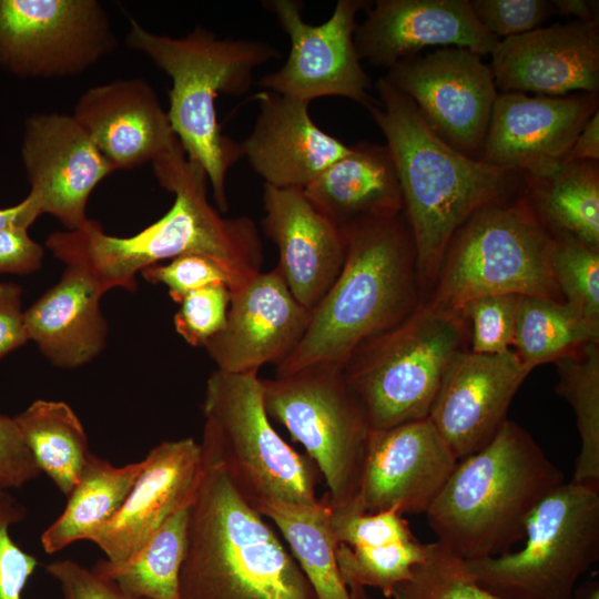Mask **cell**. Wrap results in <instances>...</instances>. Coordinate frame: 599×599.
Returning <instances> with one entry per match:
<instances>
[{
    "label": "cell",
    "mask_w": 599,
    "mask_h": 599,
    "mask_svg": "<svg viewBox=\"0 0 599 599\" xmlns=\"http://www.w3.org/2000/svg\"><path fill=\"white\" fill-rule=\"evenodd\" d=\"M40 215L37 205L27 196L13 206L0 209V230L11 226L29 229Z\"/></svg>",
    "instance_id": "681fc988"
},
{
    "label": "cell",
    "mask_w": 599,
    "mask_h": 599,
    "mask_svg": "<svg viewBox=\"0 0 599 599\" xmlns=\"http://www.w3.org/2000/svg\"><path fill=\"white\" fill-rule=\"evenodd\" d=\"M309 318L311 311L274 267L231 291L226 325L204 348L219 370L258 372L263 365H278L295 348Z\"/></svg>",
    "instance_id": "d6986e66"
},
{
    "label": "cell",
    "mask_w": 599,
    "mask_h": 599,
    "mask_svg": "<svg viewBox=\"0 0 599 599\" xmlns=\"http://www.w3.org/2000/svg\"><path fill=\"white\" fill-rule=\"evenodd\" d=\"M519 295H487L467 302L459 314L468 326L470 352L501 354L512 346Z\"/></svg>",
    "instance_id": "74e56055"
},
{
    "label": "cell",
    "mask_w": 599,
    "mask_h": 599,
    "mask_svg": "<svg viewBox=\"0 0 599 599\" xmlns=\"http://www.w3.org/2000/svg\"><path fill=\"white\" fill-rule=\"evenodd\" d=\"M576 599H599L598 581H590L576 591Z\"/></svg>",
    "instance_id": "816d5d0a"
},
{
    "label": "cell",
    "mask_w": 599,
    "mask_h": 599,
    "mask_svg": "<svg viewBox=\"0 0 599 599\" xmlns=\"http://www.w3.org/2000/svg\"><path fill=\"white\" fill-rule=\"evenodd\" d=\"M103 290L85 272L67 266L60 281L24 311L28 339L55 367L73 369L104 349L108 323L100 308Z\"/></svg>",
    "instance_id": "484cf974"
},
{
    "label": "cell",
    "mask_w": 599,
    "mask_h": 599,
    "mask_svg": "<svg viewBox=\"0 0 599 599\" xmlns=\"http://www.w3.org/2000/svg\"><path fill=\"white\" fill-rule=\"evenodd\" d=\"M426 557V545L416 538L375 547L337 544L336 559L343 580L356 599H367L365 587L392 598L395 588L410 578Z\"/></svg>",
    "instance_id": "e575fe53"
},
{
    "label": "cell",
    "mask_w": 599,
    "mask_h": 599,
    "mask_svg": "<svg viewBox=\"0 0 599 599\" xmlns=\"http://www.w3.org/2000/svg\"><path fill=\"white\" fill-rule=\"evenodd\" d=\"M190 506L171 516L128 561L114 565L101 559L91 569L134 596L181 599L179 579L186 548Z\"/></svg>",
    "instance_id": "1f68e13d"
},
{
    "label": "cell",
    "mask_w": 599,
    "mask_h": 599,
    "mask_svg": "<svg viewBox=\"0 0 599 599\" xmlns=\"http://www.w3.org/2000/svg\"><path fill=\"white\" fill-rule=\"evenodd\" d=\"M116 44L97 0H0V68L14 77H77Z\"/></svg>",
    "instance_id": "7c38bea8"
},
{
    "label": "cell",
    "mask_w": 599,
    "mask_h": 599,
    "mask_svg": "<svg viewBox=\"0 0 599 599\" xmlns=\"http://www.w3.org/2000/svg\"><path fill=\"white\" fill-rule=\"evenodd\" d=\"M332 527L336 542L348 547H375L415 538L407 521L394 509L333 514Z\"/></svg>",
    "instance_id": "60d3db41"
},
{
    "label": "cell",
    "mask_w": 599,
    "mask_h": 599,
    "mask_svg": "<svg viewBox=\"0 0 599 599\" xmlns=\"http://www.w3.org/2000/svg\"><path fill=\"white\" fill-rule=\"evenodd\" d=\"M552 244L524 191L485 205L453 235L428 303L458 313L487 295L560 301L550 267Z\"/></svg>",
    "instance_id": "ba28073f"
},
{
    "label": "cell",
    "mask_w": 599,
    "mask_h": 599,
    "mask_svg": "<svg viewBox=\"0 0 599 599\" xmlns=\"http://www.w3.org/2000/svg\"><path fill=\"white\" fill-rule=\"evenodd\" d=\"M489 64L500 92L599 91V23L571 20L501 39Z\"/></svg>",
    "instance_id": "ffe728a7"
},
{
    "label": "cell",
    "mask_w": 599,
    "mask_h": 599,
    "mask_svg": "<svg viewBox=\"0 0 599 599\" xmlns=\"http://www.w3.org/2000/svg\"><path fill=\"white\" fill-rule=\"evenodd\" d=\"M499 40L481 27L469 0H377L354 33L361 60L387 69L427 47L466 48L484 57Z\"/></svg>",
    "instance_id": "7402d4cb"
},
{
    "label": "cell",
    "mask_w": 599,
    "mask_h": 599,
    "mask_svg": "<svg viewBox=\"0 0 599 599\" xmlns=\"http://www.w3.org/2000/svg\"><path fill=\"white\" fill-rule=\"evenodd\" d=\"M341 230L346 250L342 270L311 312L295 348L276 365V376L316 365L343 367L362 344L419 305L414 240L404 212Z\"/></svg>",
    "instance_id": "3957f363"
},
{
    "label": "cell",
    "mask_w": 599,
    "mask_h": 599,
    "mask_svg": "<svg viewBox=\"0 0 599 599\" xmlns=\"http://www.w3.org/2000/svg\"><path fill=\"white\" fill-rule=\"evenodd\" d=\"M72 116L115 171L152 163L177 141L156 92L140 78L88 89Z\"/></svg>",
    "instance_id": "cb8c5ba5"
},
{
    "label": "cell",
    "mask_w": 599,
    "mask_h": 599,
    "mask_svg": "<svg viewBox=\"0 0 599 599\" xmlns=\"http://www.w3.org/2000/svg\"><path fill=\"white\" fill-rule=\"evenodd\" d=\"M385 78L410 99L438 138L479 159L498 95L483 57L466 48L444 47L397 62Z\"/></svg>",
    "instance_id": "5bb4252c"
},
{
    "label": "cell",
    "mask_w": 599,
    "mask_h": 599,
    "mask_svg": "<svg viewBox=\"0 0 599 599\" xmlns=\"http://www.w3.org/2000/svg\"><path fill=\"white\" fill-rule=\"evenodd\" d=\"M144 460L120 510L89 540L114 565L131 559L171 516L192 504L204 473L201 444L191 437L164 440Z\"/></svg>",
    "instance_id": "44dd1931"
},
{
    "label": "cell",
    "mask_w": 599,
    "mask_h": 599,
    "mask_svg": "<svg viewBox=\"0 0 599 599\" xmlns=\"http://www.w3.org/2000/svg\"><path fill=\"white\" fill-rule=\"evenodd\" d=\"M40 475L14 417L0 415V490L22 488Z\"/></svg>",
    "instance_id": "f6af8a7d"
},
{
    "label": "cell",
    "mask_w": 599,
    "mask_h": 599,
    "mask_svg": "<svg viewBox=\"0 0 599 599\" xmlns=\"http://www.w3.org/2000/svg\"><path fill=\"white\" fill-rule=\"evenodd\" d=\"M262 4L287 34L290 53L278 70L258 79V87L308 104L317 98L341 97L367 109L376 101L369 95L370 81L354 41L357 13L372 2L338 0L321 24L303 19L302 1L266 0Z\"/></svg>",
    "instance_id": "4fadbf2b"
},
{
    "label": "cell",
    "mask_w": 599,
    "mask_h": 599,
    "mask_svg": "<svg viewBox=\"0 0 599 599\" xmlns=\"http://www.w3.org/2000/svg\"><path fill=\"white\" fill-rule=\"evenodd\" d=\"M26 517V507L8 490H0V599H24V588L39 565L10 536V528Z\"/></svg>",
    "instance_id": "ab89813d"
},
{
    "label": "cell",
    "mask_w": 599,
    "mask_h": 599,
    "mask_svg": "<svg viewBox=\"0 0 599 599\" xmlns=\"http://www.w3.org/2000/svg\"><path fill=\"white\" fill-rule=\"evenodd\" d=\"M45 570L59 583L63 599H146L72 559L53 560Z\"/></svg>",
    "instance_id": "ee69618b"
},
{
    "label": "cell",
    "mask_w": 599,
    "mask_h": 599,
    "mask_svg": "<svg viewBox=\"0 0 599 599\" xmlns=\"http://www.w3.org/2000/svg\"><path fill=\"white\" fill-rule=\"evenodd\" d=\"M152 166L159 184L174 194L162 217L126 237L106 234L89 219L79 230L48 235L45 246L53 256L85 272L104 293L118 287L135 291L138 273L183 255L215 262L227 274L230 291L262 272L263 244L254 221L223 217L211 205L207 175L186 156L179 140Z\"/></svg>",
    "instance_id": "6da1fadb"
},
{
    "label": "cell",
    "mask_w": 599,
    "mask_h": 599,
    "mask_svg": "<svg viewBox=\"0 0 599 599\" xmlns=\"http://www.w3.org/2000/svg\"><path fill=\"white\" fill-rule=\"evenodd\" d=\"M598 94L561 97L498 92L479 161L536 177L560 169L588 120Z\"/></svg>",
    "instance_id": "2e32d148"
},
{
    "label": "cell",
    "mask_w": 599,
    "mask_h": 599,
    "mask_svg": "<svg viewBox=\"0 0 599 599\" xmlns=\"http://www.w3.org/2000/svg\"><path fill=\"white\" fill-rule=\"evenodd\" d=\"M203 455L220 466L233 488L255 510L270 502L315 504L319 471L309 457L274 429L258 372L215 369L203 402Z\"/></svg>",
    "instance_id": "52a82bcc"
},
{
    "label": "cell",
    "mask_w": 599,
    "mask_h": 599,
    "mask_svg": "<svg viewBox=\"0 0 599 599\" xmlns=\"http://www.w3.org/2000/svg\"><path fill=\"white\" fill-rule=\"evenodd\" d=\"M204 473L189 510L181 599H317L264 517L204 455Z\"/></svg>",
    "instance_id": "5b68a950"
},
{
    "label": "cell",
    "mask_w": 599,
    "mask_h": 599,
    "mask_svg": "<svg viewBox=\"0 0 599 599\" xmlns=\"http://www.w3.org/2000/svg\"><path fill=\"white\" fill-rule=\"evenodd\" d=\"M393 599H504L479 586L465 561L439 541L426 545L425 559L398 585Z\"/></svg>",
    "instance_id": "d590c367"
},
{
    "label": "cell",
    "mask_w": 599,
    "mask_h": 599,
    "mask_svg": "<svg viewBox=\"0 0 599 599\" xmlns=\"http://www.w3.org/2000/svg\"><path fill=\"white\" fill-rule=\"evenodd\" d=\"M577 161L599 162V110L579 132L565 164Z\"/></svg>",
    "instance_id": "c3c4849f"
},
{
    "label": "cell",
    "mask_w": 599,
    "mask_h": 599,
    "mask_svg": "<svg viewBox=\"0 0 599 599\" xmlns=\"http://www.w3.org/2000/svg\"><path fill=\"white\" fill-rule=\"evenodd\" d=\"M255 99L258 113L240 146L265 184L304 189L348 153L349 145L313 121L308 103L265 90Z\"/></svg>",
    "instance_id": "d4e9b609"
},
{
    "label": "cell",
    "mask_w": 599,
    "mask_h": 599,
    "mask_svg": "<svg viewBox=\"0 0 599 599\" xmlns=\"http://www.w3.org/2000/svg\"><path fill=\"white\" fill-rule=\"evenodd\" d=\"M22 292L18 284L0 283V359L29 341L24 327Z\"/></svg>",
    "instance_id": "7dc6e473"
},
{
    "label": "cell",
    "mask_w": 599,
    "mask_h": 599,
    "mask_svg": "<svg viewBox=\"0 0 599 599\" xmlns=\"http://www.w3.org/2000/svg\"><path fill=\"white\" fill-rule=\"evenodd\" d=\"M141 275L152 284L166 286L170 297L177 304L187 294L210 285L224 284L231 287L225 271L212 260L200 255H183L167 264L151 265L141 271Z\"/></svg>",
    "instance_id": "7bdbcfd3"
},
{
    "label": "cell",
    "mask_w": 599,
    "mask_h": 599,
    "mask_svg": "<svg viewBox=\"0 0 599 599\" xmlns=\"http://www.w3.org/2000/svg\"><path fill=\"white\" fill-rule=\"evenodd\" d=\"M457 463L428 417L370 429L357 493L344 512L426 514Z\"/></svg>",
    "instance_id": "9a60e30c"
},
{
    "label": "cell",
    "mask_w": 599,
    "mask_h": 599,
    "mask_svg": "<svg viewBox=\"0 0 599 599\" xmlns=\"http://www.w3.org/2000/svg\"><path fill=\"white\" fill-rule=\"evenodd\" d=\"M44 248L28 229L11 226L0 230V274H29L42 265Z\"/></svg>",
    "instance_id": "bcb514c9"
},
{
    "label": "cell",
    "mask_w": 599,
    "mask_h": 599,
    "mask_svg": "<svg viewBox=\"0 0 599 599\" xmlns=\"http://www.w3.org/2000/svg\"><path fill=\"white\" fill-rule=\"evenodd\" d=\"M467 339L459 313L427 303L355 349L342 368L370 428L427 418L448 365Z\"/></svg>",
    "instance_id": "9c48e42d"
},
{
    "label": "cell",
    "mask_w": 599,
    "mask_h": 599,
    "mask_svg": "<svg viewBox=\"0 0 599 599\" xmlns=\"http://www.w3.org/2000/svg\"><path fill=\"white\" fill-rule=\"evenodd\" d=\"M260 514L278 528L317 599H356L338 568L326 495L311 505L270 502Z\"/></svg>",
    "instance_id": "f546056e"
},
{
    "label": "cell",
    "mask_w": 599,
    "mask_h": 599,
    "mask_svg": "<svg viewBox=\"0 0 599 599\" xmlns=\"http://www.w3.org/2000/svg\"><path fill=\"white\" fill-rule=\"evenodd\" d=\"M262 384L270 418L283 425L316 465L333 514L346 511L357 493L372 428L343 368L316 365Z\"/></svg>",
    "instance_id": "8fae6325"
},
{
    "label": "cell",
    "mask_w": 599,
    "mask_h": 599,
    "mask_svg": "<svg viewBox=\"0 0 599 599\" xmlns=\"http://www.w3.org/2000/svg\"><path fill=\"white\" fill-rule=\"evenodd\" d=\"M590 342H599V328L565 302L519 295L512 346L529 373Z\"/></svg>",
    "instance_id": "d6a6232c"
},
{
    "label": "cell",
    "mask_w": 599,
    "mask_h": 599,
    "mask_svg": "<svg viewBox=\"0 0 599 599\" xmlns=\"http://www.w3.org/2000/svg\"><path fill=\"white\" fill-rule=\"evenodd\" d=\"M524 539L520 550L464 560L468 573L504 599H573L599 558V488L558 486L531 512Z\"/></svg>",
    "instance_id": "30bf717a"
},
{
    "label": "cell",
    "mask_w": 599,
    "mask_h": 599,
    "mask_svg": "<svg viewBox=\"0 0 599 599\" xmlns=\"http://www.w3.org/2000/svg\"><path fill=\"white\" fill-rule=\"evenodd\" d=\"M231 291L224 284L194 291L180 301L174 315L177 334L191 346L205 345L221 333L227 319Z\"/></svg>",
    "instance_id": "f35d334b"
},
{
    "label": "cell",
    "mask_w": 599,
    "mask_h": 599,
    "mask_svg": "<svg viewBox=\"0 0 599 599\" xmlns=\"http://www.w3.org/2000/svg\"><path fill=\"white\" fill-rule=\"evenodd\" d=\"M144 465L142 459L118 467L91 453L62 512L41 535L44 552L90 540L120 510Z\"/></svg>",
    "instance_id": "83f0119b"
},
{
    "label": "cell",
    "mask_w": 599,
    "mask_h": 599,
    "mask_svg": "<svg viewBox=\"0 0 599 599\" xmlns=\"http://www.w3.org/2000/svg\"><path fill=\"white\" fill-rule=\"evenodd\" d=\"M521 181L551 235H567L599 250V162H570L547 176L521 174Z\"/></svg>",
    "instance_id": "f1b7e54d"
},
{
    "label": "cell",
    "mask_w": 599,
    "mask_h": 599,
    "mask_svg": "<svg viewBox=\"0 0 599 599\" xmlns=\"http://www.w3.org/2000/svg\"><path fill=\"white\" fill-rule=\"evenodd\" d=\"M552 10L564 17L581 22L598 23V1L593 0H551Z\"/></svg>",
    "instance_id": "f907efd6"
},
{
    "label": "cell",
    "mask_w": 599,
    "mask_h": 599,
    "mask_svg": "<svg viewBox=\"0 0 599 599\" xmlns=\"http://www.w3.org/2000/svg\"><path fill=\"white\" fill-rule=\"evenodd\" d=\"M263 211L262 229L278 251L275 267L296 301L312 312L344 264L343 231L316 210L302 189L264 183Z\"/></svg>",
    "instance_id": "603a6c76"
},
{
    "label": "cell",
    "mask_w": 599,
    "mask_h": 599,
    "mask_svg": "<svg viewBox=\"0 0 599 599\" xmlns=\"http://www.w3.org/2000/svg\"><path fill=\"white\" fill-rule=\"evenodd\" d=\"M14 419L41 474L68 496L91 454L78 415L64 402L38 399Z\"/></svg>",
    "instance_id": "4dcf8cb0"
},
{
    "label": "cell",
    "mask_w": 599,
    "mask_h": 599,
    "mask_svg": "<svg viewBox=\"0 0 599 599\" xmlns=\"http://www.w3.org/2000/svg\"><path fill=\"white\" fill-rule=\"evenodd\" d=\"M125 41L170 77L166 112L172 130L186 156L205 171L219 211L225 213L226 175L242 151L222 133L215 101L220 94L246 93L255 69L280 59L278 50L261 40L220 39L202 26L180 38L156 34L135 20Z\"/></svg>",
    "instance_id": "8992f818"
},
{
    "label": "cell",
    "mask_w": 599,
    "mask_h": 599,
    "mask_svg": "<svg viewBox=\"0 0 599 599\" xmlns=\"http://www.w3.org/2000/svg\"><path fill=\"white\" fill-rule=\"evenodd\" d=\"M565 483L562 471L521 426L458 460L426 511L437 541L464 560L498 556L525 538L537 505Z\"/></svg>",
    "instance_id": "277c9868"
},
{
    "label": "cell",
    "mask_w": 599,
    "mask_h": 599,
    "mask_svg": "<svg viewBox=\"0 0 599 599\" xmlns=\"http://www.w3.org/2000/svg\"><path fill=\"white\" fill-rule=\"evenodd\" d=\"M367 108L384 134L400 183L418 285H432L447 246L477 210L516 193L521 174L486 164L438 138L408 97L385 77Z\"/></svg>",
    "instance_id": "7a4b0ae2"
},
{
    "label": "cell",
    "mask_w": 599,
    "mask_h": 599,
    "mask_svg": "<svg viewBox=\"0 0 599 599\" xmlns=\"http://www.w3.org/2000/svg\"><path fill=\"white\" fill-rule=\"evenodd\" d=\"M550 267L565 303L599 328V250L567 235H552Z\"/></svg>",
    "instance_id": "8d00e7d4"
},
{
    "label": "cell",
    "mask_w": 599,
    "mask_h": 599,
    "mask_svg": "<svg viewBox=\"0 0 599 599\" xmlns=\"http://www.w3.org/2000/svg\"><path fill=\"white\" fill-rule=\"evenodd\" d=\"M21 159L30 184L28 196L41 214H51L68 231L79 230L89 221L91 193L115 172L72 114L29 116Z\"/></svg>",
    "instance_id": "e0dca14e"
},
{
    "label": "cell",
    "mask_w": 599,
    "mask_h": 599,
    "mask_svg": "<svg viewBox=\"0 0 599 599\" xmlns=\"http://www.w3.org/2000/svg\"><path fill=\"white\" fill-rule=\"evenodd\" d=\"M555 363L556 392L571 405L581 440L571 481L599 488V342Z\"/></svg>",
    "instance_id": "836d02e7"
},
{
    "label": "cell",
    "mask_w": 599,
    "mask_h": 599,
    "mask_svg": "<svg viewBox=\"0 0 599 599\" xmlns=\"http://www.w3.org/2000/svg\"><path fill=\"white\" fill-rule=\"evenodd\" d=\"M528 374L514 349L501 354L464 349L453 358L428 418L458 460L496 436Z\"/></svg>",
    "instance_id": "ac0fdd59"
},
{
    "label": "cell",
    "mask_w": 599,
    "mask_h": 599,
    "mask_svg": "<svg viewBox=\"0 0 599 599\" xmlns=\"http://www.w3.org/2000/svg\"><path fill=\"white\" fill-rule=\"evenodd\" d=\"M327 220L342 229L404 212L400 183L386 144L361 141L302 189Z\"/></svg>",
    "instance_id": "4316f807"
},
{
    "label": "cell",
    "mask_w": 599,
    "mask_h": 599,
    "mask_svg": "<svg viewBox=\"0 0 599 599\" xmlns=\"http://www.w3.org/2000/svg\"><path fill=\"white\" fill-rule=\"evenodd\" d=\"M481 27L491 35L506 39L525 34L554 13L546 0H469Z\"/></svg>",
    "instance_id": "b9f144b4"
}]
</instances>
